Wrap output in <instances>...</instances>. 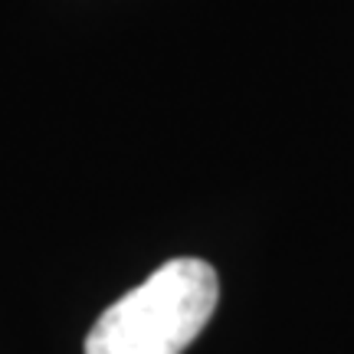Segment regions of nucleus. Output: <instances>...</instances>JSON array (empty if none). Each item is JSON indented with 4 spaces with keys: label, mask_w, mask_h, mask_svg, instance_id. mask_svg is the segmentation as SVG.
Listing matches in <instances>:
<instances>
[{
    "label": "nucleus",
    "mask_w": 354,
    "mask_h": 354,
    "mask_svg": "<svg viewBox=\"0 0 354 354\" xmlns=\"http://www.w3.org/2000/svg\"><path fill=\"white\" fill-rule=\"evenodd\" d=\"M216 299L214 266L194 256L171 259L102 312L86 354H180L210 322Z\"/></svg>",
    "instance_id": "nucleus-1"
}]
</instances>
